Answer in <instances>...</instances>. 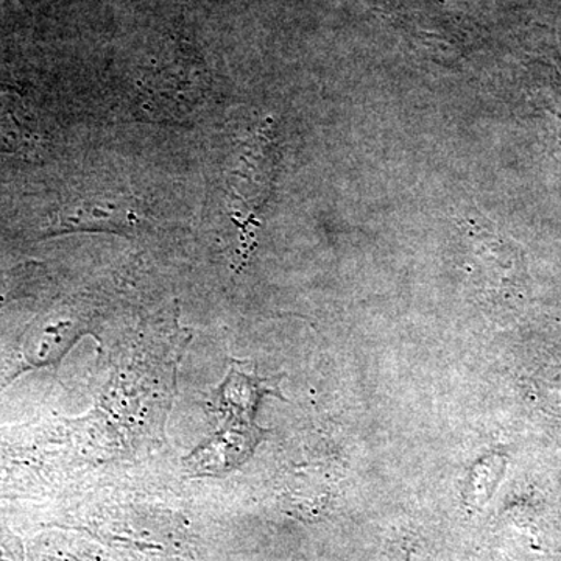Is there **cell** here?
<instances>
[{
    "label": "cell",
    "mask_w": 561,
    "mask_h": 561,
    "mask_svg": "<svg viewBox=\"0 0 561 561\" xmlns=\"http://www.w3.org/2000/svg\"><path fill=\"white\" fill-rule=\"evenodd\" d=\"M276 162L278 147L272 124H264V127L243 140L228 173V209L232 219L241 225L242 239L247 247H250L254 236L257 213L271 197Z\"/></svg>",
    "instance_id": "obj_1"
}]
</instances>
